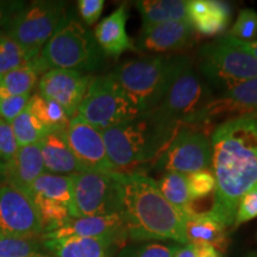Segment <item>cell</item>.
Returning a JSON list of instances; mask_svg holds the SVG:
<instances>
[{
	"mask_svg": "<svg viewBox=\"0 0 257 257\" xmlns=\"http://www.w3.org/2000/svg\"><path fill=\"white\" fill-rule=\"evenodd\" d=\"M216 189L208 213L229 227L238 202L257 185V115L225 120L211 135Z\"/></svg>",
	"mask_w": 257,
	"mask_h": 257,
	"instance_id": "1",
	"label": "cell"
},
{
	"mask_svg": "<svg viewBox=\"0 0 257 257\" xmlns=\"http://www.w3.org/2000/svg\"><path fill=\"white\" fill-rule=\"evenodd\" d=\"M113 175L128 238L188 244L186 214L166 200L155 180L136 170L113 172Z\"/></svg>",
	"mask_w": 257,
	"mask_h": 257,
	"instance_id": "2",
	"label": "cell"
},
{
	"mask_svg": "<svg viewBox=\"0 0 257 257\" xmlns=\"http://www.w3.org/2000/svg\"><path fill=\"white\" fill-rule=\"evenodd\" d=\"M178 131L154 112H147L101 134L113 172H133L134 167L155 163Z\"/></svg>",
	"mask_w": 257,
	"mask_h": 257,
	"instance_id": "3",
	"label": "cell"
},
{
	"mask_svg": "<svg viewBox=\"0 0 257 257\" xmlns=\"http://www.w3.org/2000/svg\"><path fill=\"white\" fill-rule=\"evenodd\" d=\"M188 64L186 56L157 55L130 61L112 74L138 111L147 113L159 106Z\"/></svg>",
	"mask_w": 257,
	"mask_h": 257,
	"instance_id": "4",
	"label": "cell"
},
{
	"mask_svg": "<svg viewBox=\"0 0 257 257\" xmlns=\"http://www.w3.org/2000/svg\"><path fill=\"white\" fill-rule=\"evenodd\" d=\"M44 72L50 69L93 70L102 60V51L92 35L75 21L64 22L41 51Z\"/></svg>",
	"mask_w": 257,
	"mask_h": 257,
	"instance_id": "5",
	"label": "cell"
},
{
	"mask_svg": "<svg viewBox=\"0 0 257 257\" xmlns=\"http://www.w3.org/2000/svg\"><path fill=\"white\" fill-rule=\"evenodd\" d=\"M212 99L213 95L207 82L192 64H188L152 112L180 130L204 124L205 110Z\"/></svg>",
	"mask_w": 257,
	"mask_h": 257,
	"instance_id": "6",
	"label": "cell"
},
{
	"mask_svg": "<svg viewBox=\"0 0 257 257\" xmlns=\"http://www.w3.org/2000/svg\"><path fill=\"white\" fill-rule=\"evenodd\" d=\"M198 55L201 75L223 91L257 78V61L227 35L202 46Z\"/></svg>",
	"mask_w": 257,
	"mask_h": 257,
	"instance_id": "7",
	"label": "cell"
},
{
	"mask_svg": "<svg viewBox=\"0 0 257 257\" xmlns=\"http://www.w3.org/2000/svg\"><path fill=\"white\" fill-rule=\"evenodd\" d=\"M76 114L102 131L142 113L111 73L93 78Z\"/></svg>",
	"mask_w": 257,
	"mask_h": 257,
	"instance_id": "8",
	"label": "cell"
},
{
	"mask_svg": "<svg viewBox=\"0 0 257 257\" xmlns=\"http://www.w3.org/2000/svg\"><path fill=\"white\" fill-rule=\"evenodd\" d=\"M66 21L63 3L36 2L11 18L9 35L37 63L43 47Z\"/></svg>",
	"mask_w": 257,
	"mask_h": 257,
	"instance_id": "9",
	"label": "cell"
},
{
	"mask_svg": "<svg viewBox=\"0 0 257 257\" xmlns=\"http://www.w3.org/2000/svg\"><path fill=\"white\" fill-rule=\"evenodd\" d=\"M205 124L181 127L170 141L154 167L163 172L189 175L199 170L210 169L212 165L211 136Z\"/></svg>",
	"mask_w": 257,
	"mask_h": 257,
	"instance_id": "10",
	"label": "cell"
},
{
	"mask_svg": "<svg viewBox=\"0 0 257 257\" xmlns=\"http://www.w3.org/2000/svg\"><path fill=\"white\" fill-rule=\"evenodd\" d=\"M73 178V218L120 214L113 172L83 170Z\"/></svg>",
	"mask_w": 257,
	"mask_h": 257,
	"instance_id": "11",
	"label": "cell"
},
{
	"mask_svg": "<svg viewBox=\"0 0 257 257\" xmlns=\"http://www.w3.org/2000/svg\"><path fill=\"white\" fill-rule=\"evenodd\" d=\"M0 233L14 237H42L44 234L32 199L10 185L0 187Z\"/></svg>",
	"mask_w": 257,
	"mask_h": 257,
	"instance_id": "12",
	"label": "cell"
},
{
	"mask_svg": "<svg viewBox=\"0 0 257 257\" xmlns=\"http://www.w3.org/2000/svg\"><path fill=\"white\" fill-rule=\"evenodd\" d=\"M67 143L83 170L108 173L113 172L101 130L83 120L79 114L70 118L64 131Z\"/></svg>",
	"mask_w": 257,
	"mask_h": 257,
	"instance_id": "13",
	"label": "cell"
},
{
	"mask_svg": "<svg viewBox=\"0 0 257 257\" xmlns=\"http://www.w3.org/2000/svg\"><path fill=\"white\" fill-rule=\"evenodd\" d=\"M93 78L79 70L50 69L38 82L40 94L62 106L69 118L74 117L85 98Z\"/></svg>",
	"mask_w": 257,
	"mask_h": 257,
	"instance_id": "14",
	"label": "cell"
},
{
	"mask_svg": "<svg viewBox=\"0 0 257 257\" xmlns=\"http://www.w3.org/2000/svg\"><path fill=\"white\" fill-rule=\"evenodd\" d=\"M87 237L104 240L108 246L123 244L126 240L127 231L120 214L70 218L62 227L42 236L44 239L64 238V237Z\"/></svg>",
	"mask_w": 257,
	"mask_h": 257,
	"instance_id": "15",
	"label": "cell"
},
{
	"mask_svg": "<svg viewBox=\"0 0 257 257\" xmlns=\"http://www.w3.org/2000/svg\"><path fill=\"white\" fill-rule=\"evenodd\" d=\"M257 115V78L246 80L225 89L207 105L204 113V124L212 120Z\"/></svg>",
	"mask_w": 257,
	"mask_h": 257,
	"instance_id": "16",
	"label": "cell"
},
{
	"mask_svg": "<svg viewBox=\"0 0 257 257\" xmlns=\"http://www.w3.org/2000/svg\"><path fill=\"white\" fill-rule=\"evenodd\" d=\"M195 34L188 21L143 25L135 48L147 53H170L192 44Z\"/></svg>",
	"mask_w": 257,
	"mask_h": 257,
	"instance_id": "17",
	"label": "cell"
},
{
	"mask_svg": "<svg viewBox=\"0 0 257 257\" xmlns=\"http://www.w3.org/2000/svg\"><path fill=\"white\" fill-rule=\"evenodd\" d=\"M186 11L189 24L202 36L211 37L223 34L230 24L231 8L227 3L218 0H189Z\"/></svg>",
	"mask_w": 257,
	"mask_h": 257,
	"instance_id": "18",
	"label": "cell"
},
{
	"mask_svg": "<svg viewBox=\"0 0 257 257\" xmlns=\"http://www.w3.org/2000/svg\"><path fill=\"white\" fill-rule=\"evenodd\" d=\"M44 163L40 143L19 147L14 157L6 161L4 173L9 185L27 193L32 182L43 174Z\"/></svg>",
	"mask_w": 257,
	"mask_h": 257,
	"instance_id": "19",
	"label": "cell"
},
{
	"mask_svg": "<svg viewBox=\"0 0 257 257\" xmlns=\"http://www.w3.org/2000/svg\"><path fill=\"white\" fill-rule=\"evenodd\" d=\"M126 21L127 8L123 4L95 28L94 38L106 55L119 57L125 51L136 49L126 32Z\"/></svg>",
	"mask_w": 257,
	"mask_h": 257,
	"instance_id": "20",
	"label": "cell"
},
{
	"mask_svg": "<svg viewBox=\"0 0 257 257\" xmlns=\"http://www.w3.org/2000/svg\"><path fill=\"white\" fill-rule=\"evenodd\" d=\"M64 131H49L42 138L40 146L44 169L51 174H78L83 172V168L70 150L64 137Z\"/></svg>",
	"mask_w": 257,
	"mask_h": 257,
	"instance_id": "21",
	"label": "cell"
},
{
	"mask_svg": "<svg viewBox=\"0 0 257 257\" xmlns=\"http://www.w3.org/2000/svg\"><path fill=\"white\" fill-rule=\"evenodd\" d=\"M185 225L188 244L210 245L219 252H224L229 245L226 226L208 212L186 216Z\"/></svg>",
	"mask_w": 257,
	"mask_h": 257,
	"instance_id": "22",
	"label": "cell"
},
{
	"mask_svg": "<svg viewBox=\"0 0 257 257\" xmlns=\"http://www.w3.org/2000/svg\"><path fill=\"white\" fill-rule=\"evenodd\" d=\"M44 248L53 257H108L110 246L104 240L87 237L44 239Z\"/></svg>",
	"mask_w": 257,
	"mask_h": 257,
	"instance_id": "23",
	"label": "cell"
},
{
	"mask_svg": "<svg viewBox=\"0 0 257 257\" xmlns=\"http://www.w3.org/2000/svg\"><path fill=\"white\" fill-rule=\"evenodd\" d=\"M28 195L31 199L41 198L63 205L73 213V178L72 175H59L43 173L32 182ZM73 218V217H72Z\"/></svg>",
	"mask_w": 257,
	"mask_h": 257,
	"instance_id": "24",
	"label": "cell"
},
{
	"mask_svg": "<svg viewBox=\"0 0 257 257\" xmlns=\"http://www.w3.org/2000/svg\"><path fill=\"white\" fill-rule=\"evenodd\" d=\"M135 5L140 12L143 25L187 21L186 0H141Z\"/></svg>",
	"mask_w": 257,
	"mask_h": 257,
	"instance_id": "25",
	"label": "cell"
},
{
	"mask_svg": "<svg viewBox=\"0 0 257 257\" xmlns=\"http://www.w3.org/2000/svg\"><path fill=\"white\" fill-rule=\"evenodd\" d=\"M156 182L161 194L167 201L186 216L192 213V199L188 191L187 175L168 172L165 173L162 178Z\"/></svg>",
	"mask_w": 257,
	"mask_h": 257,
	"instance_id": "26",
	"label": "cell"
},
{
	"mask_svg": "<svg viewBox=\"0 0 257 257\" xmlns=\"http://www.w3.org/2000/svg\"><path fill=\"white\" fill-rule=\"evenodd\" d=\"M28 108L36 119L47 127L48 131H64L68 126L70 118L62 106L54 100L44 98L40 93L31 96Z\"/></svg>",
	"mask_w": 257,
	"mask_h": 257,
	"instance_id": "27",
	"label": "cell"
},
{
	"mask_svg": "<svg viewBox=\"0 0 257 257\" xmlns=\"http://www.w3.org/2000/svg\"><path fill=\"white\" fill-rule=\"evenodd\" d=\"M40 73L36 64H25L0 76V98L30 94Z\"/></svg>",
	"mask_w": 257,
	"mask_h": 257,
	"instance_id": "28",
	"label": "cell"
},
{
	"mask_svg": "<svg viewBox=\"0 0 257 257\" xmlns=\"http://www.w3.org/2000/svg\"><path fill=\"white\" fill-rule=\"evenodd\" d=\"M47 252L42 237H14L0 233V257H40Z\"/></svg>",
	"mask_w": 257,
	"mask_h": 257,
	"instance_id": "29",
	"label": "cell"
},
{
	"mask_svg": "<svg viewBox=\"0 0 257 257\" xmlns=\"http://www.w3.org/2000/svg\"><path fill=\"white\" fill-rule=\"evenodd\" d=\"M10 124H11L12 130H14L18 147H25L40 143L42 138L49 133L47 130V127L40 120L36 119V117L31 113L28 106Z\"/></svg>",
	"mask_w": 257,
	"mask_h": 257,
	"instance_id": "30",
	"label": "cell"
},
{
	"mask_svg": "<svg viewBox=\"0 0 257 257\" xmlns=\"http://www.w3.org/2000/svg\"><path fill=\"white\" fill-rule=\"evenodd\" d=\"M25 64H36L9 34L0 31V76Z\"/></svg>",
	"mask_w": 257,
	"mask_h": 257,
	"instance_id": "31",
	"label": "cell"
},
{
	"mask_svg": "<svg viewBox=\"0 0 257 257\" xmlns=\"http://www.w3.org/2000/svg\"><path fill=\"white\" fill-rule=\"evenodd\" d=\"M32 201L38 211L44 234L60 229L72 218L69 210L63 205L41 198L32 199Z\"/></svg>",
	"mask_w": 257,
	"mask_h": 257,
	"instance_id": "32",
	"label": "cell"
},
{
	"mask_svg": "<svg viewBox=\"0 0 257 257\" xmlns=\"http://www.w3.org/2000/svg\"><path fill=\"white\" fill-rule=\"evenodd\" d=\"M178 248V244H130L123 246L115 257H174Z\"/></svg>",
	"mask_w": 257,
	"mask_h": 257,
	"instance_id": "33",
	"label": "cell"
},
{
	"mask_svg": "<svg viewBox=\"0 0 257 257\" xmlns=\"http://www.w3.org/2000/svg\"><path fill=\"white\" fill-rule=\"evenodd\" d=\"M227 36L238 41H255L257 37V14L251 9H244L238 14L236 22Z\"/></svg>",
	"mask_w": 257,
	"mask_h": 257,
	"instance_id": "34",
	"label": "cell"
},
{
	"mask_svg": "<svg viewBox=\"0 0 257 257\" xmlns=\"http://www.w3.org/2000/svg\"><path fill=\"white\" fill-rule=\"evenodd\" d=\"M187 184L192 201L206 198L216 189V179L211 169L199 170L187 175Z\"/></svg>",
	"mask_w": 257,
	"mask_h": 257,
	"instance_id": "35",
	"label": "cell"
},
{
	"mask_svg": "<svg viewBox=\"0 0 257 257\" xmlns=\"http://www.w3.org/2000/svg\"><path fill=\"white\" fill-rule=\"evenodd\" d=\"M257 218V185L243 195L237 206L234 226Z\"/></svg>",
	"mask_w": 257,
	"mask_h": 257,
	"instance_id": "36",
	"label": "cell"
},
{
	"mask_svg": "<svg viewBox=\"0 0 257 257\" xmlns=\"http://www.w3.org/2000/svg\"><path fill=\"white\" fill-rule=\"evenodd\" d=\"M29 100H30V94L0 98V118L8 123H11L27 108Z\"/></svg>",
	"mask_w": 257,
	"mask_h": 257,
	"instance_id": "37",
	"label": "cell"
},
{
	"mask_svg": "<svg viewBox=\"0 0 257 257\" xmlns=\"http://www.w3.org/2000/svg\"><path fill=\"white\" fill-rule=\"evenodd\" d=\"M18 148L11 124L0 118V157L9 161L17 153Z\"/></svg>",
	"mask_w": 257,
	"mask_h": 257,
	"instance_id": "38",
	"label": "cell"
},
{
	"mask_svg": "<svg viewBox=\"0 0 257 257\" xmlns=\"http://www.w3.org/2000/svg\"><path fill=\"white\" fill-rule=\"evenodd\" d=\"M104 0H80L78 8L83 22L87 25H92L98 22L104 10Z\"/></svg>",
	"mask_w": 257,
	"mask_h": 257,
	"instance_id": "39",
	"label": "cell"
},
{
	"mask_svg": "<svg viewBox=\"0 0 257 257\" xmlns=\"http://www.w3.org/2000/svg\"><path fill=\"white\" fill-rule=\"evenodd\" d=\"M16 9V5L9 4V3H0V27L3 25L9 24V22L11 21V18L14 17V11Z\"/></svg>",
	"mask_w": 257,
	"mask_h": 257,
	"instance_id": "40",
	"label": "cell"
},
{
	"mask_svg": "<svg viewBox=\"0 0 257 257\" xmlns=\"http://www.w3.org/2000/svg\"><path fill=\"white\" fill-rule=\"evenodd\" d=\"M232 38V37H231ZM234 44H236L237 47H239L240 49H243L244 51H246V53L250 54L253 59L257 61V40L255 41H249V42H244V41H238L236 40V38H232Z\"/></svg>",
	"mask_w": 257,
	"mask_h": 257,
	"instance_id": "41",
	"label": "cell"
},
{
	"mask_svg": "<svg viewBox=\"0 0 257 257\" xmlns=\"http://www.w3.org/2000/svg\"><path fill=\"white\" fill-rule=\"evenodd\" d=\"M174 257H198L197 248L193 244H185V245H179Z\"/></svg>",
	"mask_w": 257,
	"mask_h": 257,
	"instance_id": "42",
	"label": "cell"
},
{
	"mask_svg": "<svg viewBox=\"0 0 257 257\" xmlns=\"http://www.w3.org/2000/svg\"><path fill=\"white\" fill-rule=\"evenodd\" d=\"M198 257H221L220 252L210 245H195Z\"/></svg>",
	"mask_w": 257,
	"mask_h": 257,
	"instance_id": "43",
	"label": "cell"
},
{
	"mask_svg": "<svg viewBox=\"0 0 257 257\" xmlns=\"http://www.w3.org/2000/svg\"><path fill=\"white\" fill-rule=\"evenodd\" d=\"M40 257H53V256H51L50 253H48V252H47V253H43V255H41Z\"/></svg>",
	"mask_w": 257,
	"mask_h": 257,
	"instance_id": "44",
	"label": "cell"
},
{
	"mask_svg": "<svg viewBox=\"0 0 257 257\" xmlns=\"http://www.w3.org/2000/svg\"><path fill=\"white\" fill-rule=\"evenodd\" d=\"M246 257H257V252H253V253H250V255H248Z\"/></svg>",
	"mask_w": 257,
	"mask_h": 257,
	"instance_id": "45",
	"label": "cell"
}]
</instances>
